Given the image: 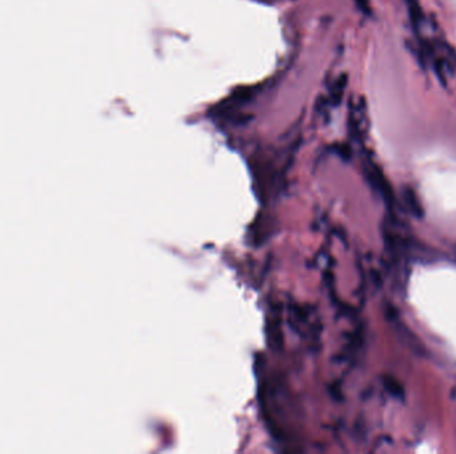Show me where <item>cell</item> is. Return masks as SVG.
I'll use <instances>...</instances> for the list:
<instances>
[{
    "label": "cell",
    "mask_w": 456,
    "mask_h": 454,
    "mask_svg": "<svg viewBox=\"0 0 456 454\" xmlns=\"http://www.w3.org/2000/svg\"><path fill=\"white\" fill-rule=\"evenodd\" d=\"M358 4L360 5V8L364 11L366 13L370 12V5H368V0H358Z\"/></svg>",
    "instance_id": "cell-1"
}]
</instances>
